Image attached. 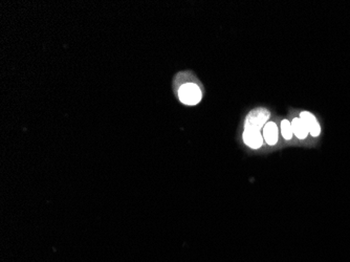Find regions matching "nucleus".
Segmentation results:
<instances>
[{
	"instance_id": "f03ea898",
	"label": "nucleus",
	"mask_w": 350,
	"mask_h": 262,
	"mask_svg": "<svg viewBox=\"0 0 350 262\" xmlns=\"http://www.w3.org/2000/svg\"><path fill=\"white\" fill-rule=\"evenodd\" d=\"M178 97L185 105H195L202 100V90L194 83H185L178 90Z\"/></svg>"
},
{
	"instance_id": "7ed1b4c3",
	"label": "nucleus",
	"mask_w": 350,
	"mask_h": 262,
	"mask_svg": "<svg viewBox=\"0 0 350 262\" xmlns=\"http://www.w3.org/2000/svg\"><path fill=\"white\" fill-rule=\"evenodd\" d=\"M300 120L303 122L305 127L312 136H318L320 134L321 127L315 115L309 111H303L300 113Z\"/></svg>"
},
{
	"instance_id": "20e7f679",
	"label": "nucleus",
	"mask_w": 350,
	"mask_h": 262,
	"mask_svg": "<svg viewBox=\"0 0 350 262\" xmlns=\"http://www.w3.org/2000/svg\"><path fill=\"white\" fill-rule=\"evenodd\" d=\"M244 142L249 148L258 149L263 144V136L258 131H244Z\"/></svg>"
},
{
	"instance_id": "39448f33",
	"label": "nucleus",
	"mask_w": 350,
	"mask_h": 262,
	"mask_svg": "<svg viewBox=\"0 0 350 262\" xmlns=\"http://www.w3.org/2000/svg\"><path fill=\"white\" fill-rule=\"evenodd\" d=\"M263 139L266 142L273 146L278 142V127L274 122H268L263 127Z\"/></svg>"
},
{
	"instance_id": "0eeeda50",
	"label": "nucleus",
	"mask_w": 350,
	"mask_h": 262,
	"mask_svg": "<svg viewBox=\"0 0 350 262\" xmlns=\"http://www.w3.org/2000/svg\"><path fill=\"white\" fill-rule=\"evenodd\" d=\"M281 133L285 140H290L292 137V129H291V123L288 120H283L281 122Z\"/></svg>"
},
{
	"instance_id": "423d86ee",
	"label": "nucleus",
	"mask_w": 350,
	"mask_h": 262,
	"mask_svg": "<svg viewBox=\"0 0 350 262\" xmlns=\"http://www.w3.org/2000/svg\"><path fill=\"white\" fill-rule=\"evenodd\" d=\"M291 129H292V133H295L296 136L300 140H304L309 132L305 127L303 122L300 120V118H296L291 121Z\"/></svg>"
},
{
	"instance_id": "f257e3e1",
	"label": "nucleus",
	"mask_w": 350,
	"mask_h": 262,
	"mask_svg": "<svg viewBox=\"0 0 350 262\" xmlns=\"http://www.w3.org/2000/svg\"><path fill=\"white\" fill-rule=\"evenodd\" d=\"M269 118V111L266 108H256L249 112L246 119L245 130L258 131L266 126L267 121Z\"/></svg>"
}]
</instances>
